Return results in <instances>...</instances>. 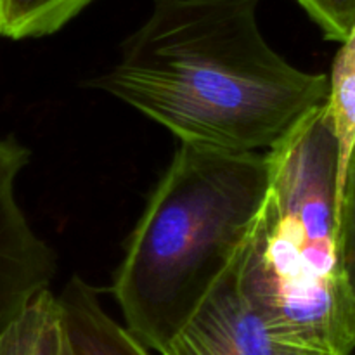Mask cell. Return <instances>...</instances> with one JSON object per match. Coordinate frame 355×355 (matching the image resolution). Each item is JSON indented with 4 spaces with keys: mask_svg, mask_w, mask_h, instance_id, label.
Listing matches in <instances>:
<instances>
[{
    "mask_svg": "<svg viewBox=\"0 0 355 355\" xmlns=\"http://www.w3.org/2000/svg\"><path fill=\"white\" fill-rule=\"evenodd\" d=\"M66 340L73 355H149L101 305L97 291L73 276L58 295Z\"/></svg>",
    "mask_w": 355,
    "mask_h": 355,
    "instance_id": "6",
    "label": "cell"
},
{
    "mask_svg": "<svg viewBox=\"0 0 355 355\" xmlns=\"http://www.w3.org/2000/svg\"><path fill=\"white\" fill-rule=\"evenodd\" d=\"M267 187V151L179 142L111 288L146 349L162 354L232 266Z\"/></svg>",
    "mask_w": 355,
    "mask_h": 355,
    "instance_id": "3",
    "label": "cell"
},
{
    "mask_svg": "<svg viewBox=\"0 0 355 355\" xmlns=\"http://www.w3.org/2000/svg\"><path fill=\"white\" fill-rule=\"evenodd\" d=\"M328 40L343 42L355 24V0H297Z\"/></svg>",
    "mask_w": 355,
    "mask_h": 355,
    "instance_id": "11",
    "label": "cell"
},
{
    "mask_svg": "<svg viewBox=\"0 0 355 355\" xmlns=\"http://www.w3.org/2000/svg\"><path fill=\"white\" fill-rule=\"evenodd\" d=\"M30 151L14 137H0V329L9 324L55 276V255L42 241L16 198Z\"/></svg>",
    "mask_w": 355,
    "mask_h": 355,
    "instance_id": "4",
    "label": "cell"
},
{
    "mask_svg": "<svg viewBox=\"0 0 355 355\" xmlns=\"http://www.w3.org/2000/svg\"><path fill=\"white\" fill-rule=\"evenodd\" d=\"M338 234L343 270L355 298V142L338 193Z\"/></svg>",
    "mask_w": 355,
    "mask_h": 355,
    "instance_id": "10",
    "label": "cell"
},
{
    "mask_svg": "<svg viewBox=\"0 0 355 355\" xmlns=\"http://www.w3.org/2000/svg\"><path fill=\"white\" fill-rule=\"evenodd\" d=\"M64 335H66V333H64ZM61 355H73V354H71V349H69V343H68V340H66V336H64V345H62Z\"/></svg>",
    "mask_w": 355,
    "mask_h": 355,
    "instance_id": "12",
    "label": "cell"
},
{
    "mask_svg": "<svg viewBox=\"0 0 355 355\" xmlns=\"http://www.w3.org/2000/svg\"><path fill=\"white\" fill-rule=\"evenodd\" d=\"M260 0H153L120 59L89 82L172 132L179 142L260 151L328 103L329 78L277 54Z\"/></svg>",
    "mask_w": 355,
    "mask_h": 355,
    "instance_id": "1",
    "label": "cell"
},
{
    "mask_svg": "<svg viewBox=\"0 0 355 355\" xmlns=\"http://www.w3.org/2000/svg\"><path fill=\"white\" fill-rule=\"evenodd\" d=\"M64 336L61 305L47 288L0 329V355H61Z\"/></svg>",
    "mask_w": 355,
    "mask_h": 355,
    "instance_id": "7",
    "label": "cell"
},
{
    "mask_svg": "<svg viewBox=\"0 0 355 355\" xmlns=\"http://www.w3.org/2000/svg\"><path fill=\"white\" fill-rule=\"evenodd\" d=\"M328 78L329 94L326 106L338 141V177H336V198H338L347 162L355 142V24L349 37L342 42V47L333 61L331 76Z\"/></svg>",
    "mask_w": 355,
    "mask_h": 355,
    "instance_id": "8",
    "label": "cell"
},
{
    "mask_svg": "<svg viewBox=\"0 0 355 355\" xmlns=\"http://www.w3.org/2000/svg\"><path fill=\"white\" fill-rule=\"evenodd\" d=\"M94 0H0V37L44 38L75 19Z\"/></svg>",
    "mask_w": 355,
    "mask_h": 355,
    "instance_id": "9",
    "label": "cell"
},
{
    "mask_svg": "<svg viewBox=\"0 0 355 355\" xmlns=\"http://www.w3.org/2000/svg\"><path fill=\"white\" fill-rule=\"evenodd\" d=\"M162 355L321 354L298 349L274 335L243 293L232 262Z\"/></svg>",
    "mask_w": 355,
    "mask_h": 355,
    "instance_id": "5",
    "label": "cell"
},
{
    "mask_svg": "<svg viewBox=\"0 0 355 355\" xmlns=\"http://www.w3.org/2000/svg\"><path fill=\"white\" fill-rule=\"evenodd\" d=\"M269 187L234 260L239 286L283 342L355 350V298L338 234V141L326 104L267 151Z\"/></svg>",
    "mask_w": 355,
    "mask_h": 355,
    "instance_id": "2",
    "label": "cell"
}]
</instances>
